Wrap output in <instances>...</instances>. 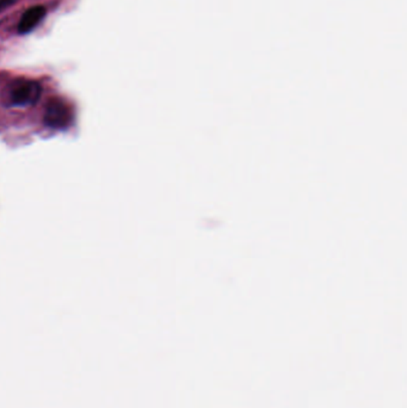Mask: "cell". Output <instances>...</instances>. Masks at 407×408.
<instances>
[{
    "mask_svg": "<svg viewBox=\"0 0 407 408\" xmlns=\"http://www.w3.org/2000/svg\"><path fill=\"white\" fill-rule=\"evenodd\" d=\"M43 121L48 128L65 130L74 122V110L67 102L54 98L45 107Z\"/></svg>",
    "mask_w": 407,
    "mask_h": 408,
    "instance_id": "cell-1",
    "label": "cell"
},
{
    "mask_svg": "<svg viewBox=\"0 0 407 408\" xmlns=\"http://www.w3.org/2000/svg\"><path fill=\"white\" fill-rule=\"evenodd\" d=\"M45 16V9L43 6H32L23 14L18 23V32L22 35L32 32L43 21Z\"/></svg>",
    "mask_w": 407,
    "mask_h": 408,
    "instance_id": "cell-3",
    "label": "cell"
},
{
    "mask_svg": "<svg viewBox=\"0 0 407 408\" xmlns=\"http://www.w3.org/2000/svg\"><path fill=\"white\" fill-rule=\"evenodd\" d=\"M16 1H18V0H0V11L9 8L11 5H14Z\"/></svg>",
    "mask_w": 407,
    "mask_h": 408,
    "instance_id": "cell-4",
    "label": "cell"
},
{
    "mask_svg": "<svg viewBox=\"0 0 407 408\" xmlns=\"http://www.w3.org/2000/svg\"><path fill=\"white\" fill-rule=\"evenodd\" d=\"M42 94V86L34 80H17L11 85L9 101L14 107H28L39 102Z\"/></svg>",
    "mask_w": 407,
    "mask_h": 408,
    "instance_id": "cell-2",
    "label": "cell"
}]
</instances>
